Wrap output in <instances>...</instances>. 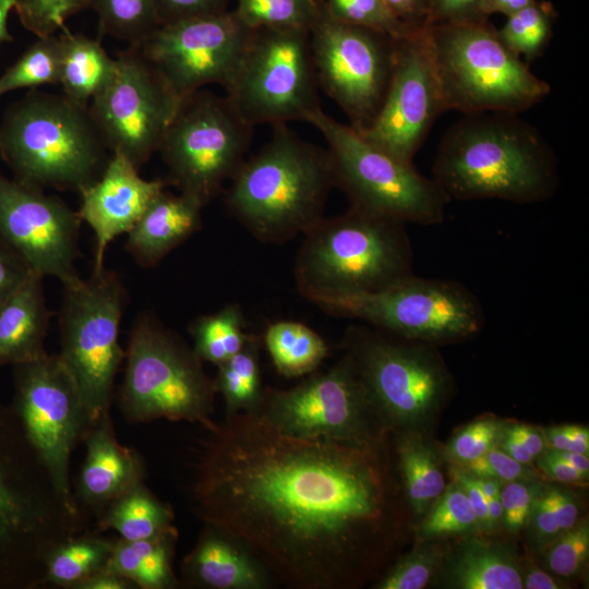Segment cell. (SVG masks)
Wrapping results in <instances>:
<instances>
[{
    "instance_id": "15",
    "label": "cell",
    "mask_w": 589,
    "mask_h": 589,
    "mask_svg": "<svg viewBox=\"0 0 589 589\" xmlns=\"http://www.w3.org/2000/svg\"><path fill=\"white\" fill-rule=\"evenodd\" d=\"M10 405L67 504L80 510L70 481V457L91 428L76 382L58 353L19 363Z\"/></svg>"
},
{
    "instance_id": "41",
    "label": "cell",
    "mask_w": 589,
    "mask_h": 589,
    "mask_svg": "<svg viewBox=\"0 0 589 589\" xmlns=\"http://www.w3.org/2000/svg\"><path fill=\"white\" fill-rule=\"evenodd\" d=\"M477 530L480 529L474 512L464 490L454 482L436 498L420 533L423 538H436Z\"/></svg>"
},
{
    "instance_id": "54",
    "label": "cell",
    "mask_w": 589,
    "mask_h": 589,
    "mask_svg": "<svg viewBox=\"0 0 589 589\" xmlns=\"http://www.w3.org/2000/svg\"><path fill=\"white\" fill-rule=\"evenodd\" d=\"M387 8L402 22L426 27L430 0H383Z\"/></svg>"
},
{
    "instance_id": "1",
    "label": "cell",
    "mask_w": 589,
    "mask_h": 589,
    "mask_svg": "<svg viewBox=\"0 0 589 589\" xmlns=\"http://www.w3.org/2000/svg\"><path fill=\"white\" fill-rule=\"evenodd\" d=\"M204 430L190 485L204 524L242 541L287 587L337 589L360 577L389 506L381 444L289 435L255 412Z\"/></svg>"
},
{
    "instance_id": "64",
    "label": "cell",
    "mask_w": 589,
    "mask_h": 589,
    "mask_svg": "<svg viewBox=\"0 0 589 589\" xmlns=\"http://www.w3.org/2000/svg\"><path fill=\"white\" fill-rule=\"evenodd\" d=\"M474 479L477 481L479 489L483 493L485 500L501 495V489H502L503 482L495 479H489V478L474 477Z\"/></svg>"
},
{
    "instance_id": "30",
    "label": "cell",
    "mask_w": 589,
    "mask_h": 589,
    "mask_svg": "<svg viewBox=\"0 0 589 589\" xmlns=\"http://www.w3.org/2000/svg\"><path fill=\"white\" fill-rule=\"evenodd\" d=\"M263 342L274 366L286 377L314 372L328 353L325 340L316 332L294 321L269 324Z\"/></svg>"
},
{
    "instance_id": "16",
    "label": "cell",
    "mask_w": 589,
    "mask_h": 589,
    "mask_svg": "<svg viewBox=\"0 0 589 589\" xmlns=\"http://www.w3.org/2000/svg\"><path fill=\"white\" fill-rule=\"evenodd\" d=\"M253 412L289 435L360 446L381 444L385 431L347 356L294 387H264Z\"/></svg>"
},
{
    "instance_id": "3",
    "label": "cell",
    "mask_w": 589,
    "mask_h": 589,
    "mask_svg": "<svg viewBox=\"0 0 589 589\" xmlns=\"http://www.w3.org/2000/svg\"><path fill=\"white\" fill-rule=\"evenodd\" d=\"M28 441L0 402V589L44 587L49 555L84 530Z\"/></svg>"
},
{
    "instance_id": "46",
    "label": "cell",
    "mask_w": 589,
    "mask_h": 589,
    "mask_svg": "<svg viewBox=\"0 0 589 589\" xmlns=\"http://www.w3.org/2000/svg\"><path fill=\"white\" fill-rule=\"evenodd\" d=\"M542 491V485L534 480L503 483L501 489L502 524L507 530L517 532L528 525L534 502Z\"/></svg>"
},
{
    "instance_id": "23",
    "label": "cell",
    "mask_w": 589,
    "mask_h": 589,
    "mask_svg": "<svg viewBox=\"0 0 589 589\" xmlns=\"http://www.w3.org/2000/svg\"><path fill=\"white\" fill-rule=\"evenodd\" d=\"M86 455L74 493L81 512L96 518L120 495L144 481L140 455L120 444L110 412L103 416L84 435Z\"/></svg>"
},
{
    "instance_id": "52",
    "label": "cell",
    "mask_w": 589,
    "mask_h": 589,
    "mask_svg": "<svg viewBox=\"0 0 589 589\" xmlns=\"http://www.w3.org/2000/svg\"><path fill=\"white\" fill-rule=\"evenodd\" d=\"M450 473L455 482H457L464 490L469 501V504L472 507L477 517L479 529L489 532L490 525L486 500L481 490L479 489L474 477L458 467L452 468Z\"/></svg>"
},
{
    "instance_id": "62",
    "label": "cell",
    "mask_w": 589,
    "mask_h": 589,
    "mask_svg": "<svg viewBox=\"0 0 589 589\" xmlns=\"http://www.w3.org/2000/svg\"><path fill=\"white\" fill-rule=\"evenodd\" d=\"M16 0H0V45L12 40L8 31V15L15 8Z\"/></svg>"
},
{
    "instance_id": "11",
    "label": "cell",
    "mask_w": 589,
    "mask_h": 589,
    "mask_svg": "<svg viewBox=\"0 0 589 589\" xmlns=\"http://www.w3.org/2000/svg\"><path fill=\"white\" fill-rule=\"evenodd\" d=\"M318 88L309 28H255L225 91L254 128L308 122L322 109Z\"/></svg>"
},
{
    "instance_id": "42",
    "label": "cell",
    "mask_w": 589,
    "mask_h": 589,
    "mask_svg": "<svg viewBox=\"0 0 589 589\" xmlns=\"http://www.w3.org/2000/svg\"><path fill=\"white\" fill-rule=\"evenodd\" d=\"M92 0H16L21 23L39 37L55 35L64 21L91 5Z\"/></svg>"
},
{
    "instance_id": "24",
    "label": "cell",
    "mask_w": 589,
    "mask_h": 589,
    "mask_svg": "<svg viewBox=\"0 0 589 589\" xmlns=\"http://www.w3.org/2000/svg\"><path fill=\"white\" fill-rule=\"evenodd\" d=\"M181 582L201 589H268L277 581L242 541L204 524L181 564Z\"/></svg>"
},
{
    "instance_id": "31",
    "label": "cell",
    "mask_w": 589,
    "mask_h": 589,
    "mask_svg": "<svg viewBox=\"0 0 589 589\" xmlns=\"http://www.w3.org/2000/svg\"><path fill=\"white\" fill-rule=\"evenodd\" d=\"M113 542L89 532L67 540L49 555L44 586L73 589L81 580L106 566Z\"/></svg>"
},
{
    "instance_id": "39",
    "label": "cell",
    "mask_w": 589,
    "mask_h": 589,
    "mask_svg": "<svg viewBox=\"0 0 589 589\" xmlns=\"http://www.w3.org/2000/svg\"><path fill=\"white\" fill-rule=\"evenodd\" d=\"M233 12L252 29H310L322 13V3L317 0H237Z\"/></svg>"
},
{
    "instance_id": "28",
    "label": "cell",
    "mask_w": 589,
    "mask_h": 589,
    "mask_svg": "<svg viewBox=\"0 0 589 589\" xmlns=\"http://www.w3.org/2000/svg\"><path fill=\"white\" fill-rule=\"evenodd\" d=\"M62 29L59 84L65 97L88 107L111 80L117 61L99 41Z\"/></svg>"
},
{
    "instance_id": "8",
    "label": "cell",
    "mask_w": 589,
    "mask_h": 589,
    "mask_svg": "<svg viewBox=\"0 0 589 589\" xmlns=\"http://www.w3.org/2000/svg\"><path fill=\"white\" fill-rule=\"evenodd\" d=\"M118 393L124 419L145 423L158 419L211 428L217 394L214 378L192 347L148 315L133 324Z\"/></svg>"
},
{
    "instance_id": "13",
    "label": "cell",
    "mask_w": 589,
    "mask_h": 589,
    "mask_svg": "<svg viewBox=\"0 0 589 589\" xmlns=\"http://www.w3.org/2000/svg\"><path fill=\"white\" fill-rule=\"evenodd\" d=\"M252 133L226 96L183 97L158 149L170 183L207 205L244 161Z\"/></svg>"
},
{
    "instance_id": "36",
    "label": "cell",
    "mask_w": 589,
    "mask_h": 589,
    "mask_svg": "<svg viewBox=\"0 0 589 589\" xmlns=\"http://www.w3.org/2000/svg\"><path fill=\"white\" fill-rule=\"evenodd\" d=\"M497 29L504 44L521 59L532 61L549 45L556 12L549 1L534 0L528 7L506 16Z\"/></svg>"
},
{
    "instance_id": "5",
    "label": "cell",
    "mask_w": 589,
    "mask_h": 589,
    "mask_svg": "<svg viewBox=\"0 0 589 589\" xmlns=\"http://www.w3.org/2000/svg\"><path fill=\"white\" fill-rule=\"evenodd\" d=\"M88 107L62 95L33 93L0 124V154L16 180L44 189L81 192L109 157Z\"/></svg>"
},
{
    "instance_id": "49",
    "label": "cell",
    "mask_w": 589,
    "mask_h": 589,
    "mask_svg": "<svg viewBox=\"0 0 589 589\" xmlns=\"http://www.w3.org/2000/svg\"><path fill=\"white\" fill-rule=\"evenodd\" d=\"M534 542L539 546L552 543L562 530L553 512L549 490H543L537 497L529 522Z\"/></svg>"
},
{
    "instance_id": "17",
    "label": "cell",
    "mask_w": 589,
    "mask_h": 589,
    "mask_svg": "<svg viewBox=\"0 0 589 589\" xmlns=\"http://www.w3.org/2000/svg\"><path fill=\"white\" fill-rule=\"evenodd\" d=\"M318 87L348 116L357 132L377 115L392 77L396 38L322 13L310 28Z\"/></svg>"
},
{
    "instance_id": "25",
    "label": "cell",
    "mask_w": 589,
    "mask_h": 589,
    "mask_svg": "<svg viewBox=\"0 0 589 589\" xmlns=\"http://www.w3.org/2000/svg\"><path fill=\"white\" fill-rule=\"evenodd\" d=\"M203 207L189 195L164 190L127 235V252L142 267L156 265L201 228Z\"/></svg>"
},
{
    "instance_id": "19",
    "label": "cell",
    "mask_w": 589,
    "mask_h": 589,
    "mask_svg": "<svg viewBox=\"0 0 589 589\" xmlns=\"http://www.w3.org/2000/svg\"><path fill=\"white\" fill-rule=\"evenodd\" d=\"M251 33L235 12L226 11L159 25L136 47L183 98L209 84L225 88Z\"/></svg>"
},
{
    "instance_id": "48",
    "label": "cell",
    "mask_w": 589,
    "mask_h": 589,
    "mask_svg": "<svg viewBox=\"0 0 589 589\" xmlns=\"http://www.w3.org/2000/svg\"><path fill=\"white\" fill-rule=\"evenodd\" d=\"M229 0H155L159 25L218 14L227 11Z\"/></svg>"
},
{
    "instance_id": "9",
    "label": "cell",
    "mask_w": 589,
    "mask_h": 589,
    "mask_svg": "<svg viewBox=\"0 0 589 589\" xmlns=\"http://www.w3.org/2000/svg\"><path fill=\"white\" fill-rule=\"evenodd\" d=\"M327 143L335 182L349 196L351 207L423 226L441 224L449 196L426 178L384 149L368 142L352 127L322 109L309 120Z\"/></svg>"
},
{
    "instance_id": "21",
    "label": "cell",
    "mask_w": 589,
    "mask_h": 589,
    "mask_svg": "<svg viewBox=\"0 0 589 589\" xmlns=\"http://www.w3.org/2000/svg\"><path fill=\"white\" fill-rule=\"evenodd\" d=\"M428 31L397 40L389 85L372 123L358 132L399 160L412 164L434 121L444 112Z\"/></svg>"
},
{
    "instance_id": "4",
    "label": "cell",
    "mask_w": 589,
    "mask_h": 589,
    "mask_svg": "<svg viewBox=\"0 0 589 589\" xmlns=\"http://www.w3.org/2000/svg\"><path fill=\"white\" fill-rule=\"evenodd\" d=\"M269 141L245 158L230 179L226 203L257 239L281 242L323 219L336 185L330 155L275 124Z\"/></svg>"
},
{
    "instance_id": "58",
    "label": "cell",
    "mask_w": 589,
    "mask_h": 589,
    "mask_svg": "<svg viewBox=\"0 0 589 589\" xmlns=\"http://www.w3.org/2000/svg\"><path fill=\"white\" fill-rule=\"evenodd\" d=\"M497 446L522 465L530 466L536 459V457L505 429H503Z\"/></svg>"
},
{
    "instance_id": "51",
    "label": "cell",
    "mask_w": 589,
    "mask_h": 589,
    "mask_svg": "<svg viewBox=\"0 0 589 589\" xmlns=\"http://www.w3.org/2000/svg\"><path fill=\"white\" fill-rule=\"evenodd\" d=\"M34 272L0 239V304Z\"/></svg>"
},
{
    "instance_id": "33",
    "label": "cell",
    "mask_w": 589,
    "mask_h": 589,
    "mask_svg": "<svg viewBox=\"0 0 589 589\" xmlns=\"http://www.w3.org/2000/svg\"><path fill=\"white\" fill-rule=\"evenodd\" d=\"M216 366L214 383L224 398L226 416L253 412L263 392L259 337L251 334L238 353Z\"/></svg>"
},
{
    "instance_id": "50",
    "label": "cell",
    "mask_w": 589,
    "mask_h": 589,
    "mask_svg": "<svg viewBox=\"0 0 589 589\" xmlns=\"http://www.w3.org/2000/svg\"><path fill=\"white\" fill-rule=\"evenodd\" d=\"M486 0H430L426 26L473 19H488L481 14L482 5Z\"/></svg>"
},
{
    "instance_id": "35",
    "label": "cell",
    "mask_w": 589,
    "mask_h": 589,
    "mask_svg": "<svg viewBox=\"0 0 589 589\" xmlns=\"http://www.w3.org/2000/svg\"><path fill=\"white\" fill-rule=\"evenodd\" d=\"M398 455L409 502L421 514L444 492V476L434 452L414 437L400 440Z\"/></svg>"
},
{
    "instance_id": "12",
    "label": "cell",
    "mask_w": 589,
    "mask_h": 589,
    "mask_svg": "<svg viewBox=\"0 0 589 589\" xmlns=\"http://www.w3.org/2000/svg\"><path fill=\"white\" fill-rule=\"evenodd\" d=\"M313 303L405 340L432 346L471 338L484 324L480 301L464 285L414 274L375 291L326 297Z\"/></svg>"
},
{
    "instance_id": "22",
    "label": "cell",
    "mask_w": 589,
    "mask_h": 589,
    "mask_svg": "<svg viewBox=\"0 0 589 589\" xmlns=\"http://www.w3.org/2000/svg\"><path fill=\"white\" fill-rule=\"evenodd\" d=\"M130 160L112 154L100 176L84 188L77 214L95 236L94 273L101 272L108 245L128 235L156 196L163 180H145Z\"/></svg>"
},
{
    "instance_id": "57",
    "label": "cell",
    "mask_w": 589,
    "mask_h": 589,
    "mask_svg": "<svg viewBox=\"0 0 589 589\" xmlns=\"http://www.w3.org/2000/svg\"><path fill=\"white\" fill-rule=\"evenodd\" d=\"M505 430L517 438L536 458L545 450L544 436L537 429L526 424H513L505 428Z\"/></svg>"
},
{
    "instance_id": "2",
    "label": "cell",
    "mask_w": 589,
    "mask_h": 589,
    "mask_svg": "<svg viewBox=\"0 0 589 589\" xmlns=\"http://www.w3.org/2000/svg\"><path fill=\"white\" fill-rule=\"evenodd\" d=\"M432 171L450 200L530 204L550 199L558 185L552 148L512 112L464 115L444 134Z\"/></svg>"
},
{
    "instance_id": "18",
    "label": "cell",
    "mask_w": 589,
    "mask_h": 589,
    "mask_svg": "<svg viewBox=\"0 0 589 589\" xmlns=\"http://www.w3.org/2000/svg\"><path fill=\"white\" fill-rule=\"evenodd\" d=\"M116 61L111 80L88 110L106 147L140 169L158 152L182 98L136 46Z\"/></svg>"
},
{
    "instance_id": "55",
    "label": "cell",
    "mask_w": 589,
    "mask_h": 589,
    "mask_svg": "<svg viewBox=\"0 0 589 589\" xmlns=\"http://www.w3.org/2000/svg\"><path fill=\"white\" fill-rule=\"evenodd\" d=\"M549 493L553 512L562 532L576 525L579 508L575 497L560 489H549Z\"/></svg>"
},
{
    "instance_id": "59",
    "label": "cell",
    "mask_w": 589,
    "mask_h": 589,
    "mask_svg": "<svg viewBox=\"0 0 589 589\" xmlns=\"http://www.w3.org/2000/svg\"><path fill=\"white\" fill-rule=\"evenodd\" d=\"M522 588L561 589L564 586L550 574L532 565L522 578Z\"/></svg>"
},
{
    "instance_id": "56",
    "label": "cell",
    "mask_w": 589,
    "mask_h": 589,
    "mask_svg": "<svg viewBox=\"0 0 589 589\" xmlns=\"http://www.w3.org/2000/svg\"><path fill=\"white\" fill-rule=\"evenodd\" d=\"M135 588L129 580L103 568L75 585L73 589H131Z\"/></svg>"
},
{
    "instance_id": "44",
    "label": "cell",
    "mask_w": 589,
    "mask_h": 589,
    "mask_svg": "<svg viewBox=\"0 0 589 589\" xmlns=\"http://www.w3.org/2000/svg\"><path fill=\"white\" fill-rule=\"evenodd\" d=\"M503 425L496 420H479L462 428L449 442L447 457L457 466L477 459L490 448L497 446Z\"/></svg>"
},
{
    "instance_id": "60",
    "label": "cell",
    "mask_w": 589,
    "mask_h": 589,
    "mask_svg": "<svg viewBox=\"0 0 589 589\" xmlns=\"http://www.w3.org/2000/svg\"><path fill=\"white\" fill-rule=\"evenodd\" d=\"M534 0H486L481 9L483 17H488L491 14L500 13L505 16L514 14L515 12L528 7Z\"/></svg>"
},
{
    "instance_id": "38",
    "label": "cell",
    "mask_w": 589,
    "mask_h": 589,
    "mask_svg": "<svg viewBox=\"0 0 589 589\" xmlns=\"http://www.w3.org/2000/svg\"><path fill=\"white\" fill-rule=\"evenodd\" d=\"M101 32L130 46L144 41L158 26L155 0H92Z\"/></svg>"
},
{
    "instance_id": "34",
    "label": "cell",
    "mask_w": 589,
    "mask_h": 589,
    "mask_svg": "<svg viewBox=\"0 0 589 589\" xmlns=\"http://www.w3.org/2000/svg\"><path fill=\"white\" fill-rule=\"evenodd\" d=\"M190 333L196 356L215 365L238 353L251 335L244 333L242 312L236 304L197 317L191 324Z\"/></svg>"
},
{
    "instance_id": "32",
    "label": "cell",
    "mask_w": 589,
    "mask_h": 589,
    "mask_svg": "<svg viewBox=\"0 0 589 589\" xmlns=\"http://www.w3.org/2000/svg\"><path fill=\"white\" fill-rule=\"evenodd\" d=\"M453 584L461 589H521L522 575L516 563L502 550L470 543L452 566Z\"/></svg>"
},
{
    "instance_id": "61",
    "label": "cell",
    "mask_w": 589,
    "mask_h": 589,
    "mask_svg": "<svg viewBox=\"0 0 589 589\" xmlns=\"http://www.w3.org/2000/svg\"><path fill=\"white\" fill-rule=\"evenodd\" d=\"M553 457L568 464L569 466L577 469L579 472L588 476L589 473V459L587 454H581L577 452L569 450H557V449H548L546 450Z\"/></svg>"
},
{
    "instance_id": "45",
    "label": "cell",
    "mask_w": 589,
    "mask_h": 589,
    "mask_svg": "<svg viewBox=\"0 0 589 589\" xmlns=\"http://www.w3.org/2000/svg\"><path fill=\"white\" fill-rule=\"evenodd\" d=\"M440 561L435 549L416 550L398 561L376 584L377 589H421L425 587Z\"/></svg>"
},
{
    "instance_id": "43",
    "label": "cell",
    "mask_w": 589,
    "mask_h": 589,
    "mask_svg": "<svg viewBox=\"0 0 589 589\" xmlns=\"http://www.w3.org/2000/svg\"><path fill=\"white\" fill-rule=\"evenodd\" d=\"M589 555V526L586 521L563 531L546 552L548 567L557 576L569 578L581 572Z\"/></svg>"
},
{
    "instance_id": "47",
    "label": "cell",
    "mask_w": 589,
    "mask_h": 589,
    "mask_svg": "<svg viewBox=\"0 0 589 589\" xmlns=\"http://www.w3.org/2000/svg\"><path fill=\"white\" fill-rule=\"evenodd\" d=\"M456 467L474 477L495 479L503 483L517 480H533L534 478V473L529 466L518 462L498 446L490 448L474 460Z\"/></svg>"
},
{
    "instance_id": "6",
    "label": "cell",
    "mask_w": 589,
    "mask_h": 589,
    "mask_svg": "<svg viewBox=\"0 0 589 589\" xmlns=\"http://www.w3.org/2000/svg\"><path fill=\"white\" fill-rule=\"evenodd\" d=\"M405 223L354 207L321 219L306 231L296 261V280L312 302L382 289L412 272Z\"/></svg>"
},
{
    "instance_id": "37",
    "label": "cell",
    "mask_w": 589,
    "mask_h": 589,
    "mask_svg": "<svg viewBox=\"0 0 589 589\" xmlns=\"http://www.w3.org/2000/svg\"><path fill=\"white\" fill-rule=\"evenodd\" d=\"M60 60V37H39L0 75V96L20 88L59 84Z\"/></svg>"
},
{
    "instance_id": "14",
    "label": "cell",
    "mask_w": 589,
    "mask_h": 589,
    "mask_svg": "<svg viewBox=\"0 0 589 589\" xmlns=\"http://www.w3.org/2000/svg\"><path fill=\"white\" fill-rule=\"evenodd\" d=\"M409 342L360 328L348 335L346 356L385 429L419 424L448 392V373L432 345Z\"/></svg>"
},
{
    "instance_id": "29",
    "label": "cell",
    "mask_w": 589,
    "mask_h": 589,
    "mask_svg": "<svg viewBox=\"0 0 589 589\" xmlns=\"http://www.w3.org/2000/svg\"><path fill=\"white\" fill-rule=\"evenodd\" d=\"M171 507L156 497L144 481L116 498L97 518L99 531L113 530L120 539L153 538L175 527Z\"/></svg>"
},
{
    "instance_id": "7",
    "label": "cell",
    "mask_w": 589,
    "mask_h": 589,
    "mask_svg": "<svg viewBox=\"0 0 589 589\" xmlns=\"http://www.w3.org/2000/svg\"><path fill=\"white\" fill-rule=\"evenodd\" d=\"M426 31L445 111L520 113L551 93L489 19L442 22Z\"/></svg>"
},
{
    "instance_id": "20",
    "label": "cell",
    "mask_w": 589,
    "mask_h": 589,
    "mask_svg": "<svg viewBox=\"0 0 589 589\" xmlns=\"http://www.w3.org/2000/svg\"><path fill=\"white\" fill-rule=\"evenodd\" d=\"M82 220L64 201L0 173V239L43 277L64 286L80 281Z\"/></svg>"
},
{
    "instance_id": "26",
    "label": "cell",
    "mask_w": 589,
    "mask_h": 589,
    "mask_svg": "<svg viewBox=\"0 0 589 589\" xmlns=\"http://www.w3.org/2000/svg\"><path fill=\"white\" fill-rule=\"evenodd\" d=\"M43 280V276L32 273L0 304V366H13L47 353L50 313Z\"/></svg>"
},
{
    "instance_id": "40",
    "label": "cell",
    "mask_w": 589,
    "mask_h": 589,
    "mask_svg": "<svg viewBox=\"0 0 589 589\" xmlns=\"http://www.w3.org/2000/svg\"><path fill=\"white\" fill-rule=\"evenodd\" d=\"M322 5L326 14L334 20L378 31L396 39L423 28L399 20L383 0H324Z\"/></svg>"
},
{
    "instance_id": "27",
    "label": "cell",
    "mask_w": 589,
    "mask_h": 589,
    "mask_svg": "<svg viewBox=\"0 0 589 589\" xmlns=\"http://www.w3.org/2000/svg\"><path fill=\"white\" fill-rule=\"evenodd\" d=\"M177 540V528L144 540L119 538L104 568L141 589L177 588L180 581L172 564Z\"/></svg>"
},
{
    "instance_id": "53",
    "label": "cell",
    "mask_w": 589,
    "mask_h": 589,
    "mask_svg": "<svg viewBox=\"0 0 589 589\" xmlns=\"http://www.w3.org/2000/svg\"><path fill=\"white\" fill-rule=\"evenodd\" d=\"M538 467L550 479L558 482L574 485H585L588 482V476L579 472L568 464L553 457L546 450L538 456Z\"/></svg>"
},
{
    "instance_id": "63",
    "label": "cell",
    "mask_w": 589,
    "mask_h": 589,
    "mask_svg": "<svg viewBox=\"0 0 589 589\" xmlns=\"http://www.w3.org/2000/svg\"><path fill=\"white\" fill-rule=\"evenodd\" d=\"M486 506H488L490 531H492L496 529L500 524H502V519H503V507L501 503V495L486 500Z\"/></svg>"
},
{
    "instance_id": "10",
    "label": "cell",
    "mask_w": 589,
    "mask_h": 589,
    "mask_svg": "<svg viewBox=\"0 0 589 589\" xmlns=\"http://www.w3.org/2000/svg\"><path fill=\"white\" fill-rule=\"evenodd\" d=\"M63 288L58 356L77 384L92 426L110 412L125 358L119 336L127 289L106 268Z\"/></svg>"
}]
</instances>
